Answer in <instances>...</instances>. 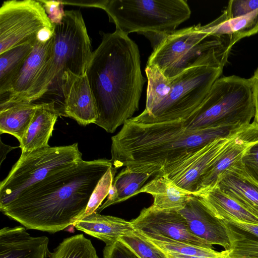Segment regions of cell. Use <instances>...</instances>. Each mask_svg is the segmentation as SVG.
<instances>
[{
	"label": "cell",
	"instance_id": "obj_1",
	"mask_svg": "<svg viewBox=\"0 0 258 258\" xmlns=\"http://www.w3.org/2000/svg\"><path fill=\"white\" fill-rule=\"evenodd\" d=\"M112 166L107 159L83 160L26 188L0 210L26 229L61 231L85 212L98 182Z\"/></svg>",
	"mask_w": 258,
	"mask_h": 258
},
{
	"label": "cell",
	"instance_id": "obj_2",
	"mask_svg": "<svg viewBox=\"0 0 258 258\" xmlns=\"http://www.w3.org/2000/svg\"><path fill=\"white\" fill-rule=\"evenodd\" d=\"M86 74L97 109L95 124L113 133L139 110L147 80L141 72L138 45L117 29L103 33Z\"/></svg>",
	"mask_w": 258,
	"mask_h": 258
},
{
	"label": "cell",
	"instance_id": "obj_3",
	"mask_svg": "<svg viewBox=\"0 0 258 258\" xmlns=\"http://www.w3.org/2000/svg\"><path fill=\"white\" fill-rule=\"evenodd\" d=\"M248 125L188 129L182 121L140 123L127 120L111 138L113 167L156 176L165 166L215 139L231 137Z\"/></svg>",
	"mask_w": 258,
	"mask_h": 258
},
{
	"label": "cell",
	"instance_id": "obj_4",
	"mask_svg": "<svg viewBox=\"0 0 258 258\" xmlns=\"http://www.w3.org/2000/svg\"><path fill=\"white\" fill-rule=\"evenodd\" d=\"M227 59L224 56L185 70L170 79V90L160 103L131 119L140 123L187 121L220 77Z\"/></svg>",
	"mask_w": 258,
	"mask_h": 258
},
{
	"label": "cell",
	"instance_id": "obj_5",
	"mask_svg": "<svg viewBox=\"0 0 258 258\" xmlns=\"http://www.w3.org/2000/svg\"><path fill=\"white\" fill-rule=\"evenodd\" d=\"M103 10L116 29L127 35L142 34L149 39L155 35L158 41L191 15L186 0H105Z\"/></svg>",
	"mask_w": 258,
	"mask_h": 258
},
{
	"label": "cell",
	"instance_id": "obj_6",
	"mask_svg": "<svg viewBox=\"0 0 258 258\" xmlns=\"http://www.w3.org/2000/svg\"><path fill=\"white\" fill-rule=\"evenodd\" d=\"M229 50L225 40L209 35L199 24L164 36L153 48L147 64L170 80L190 68L228 56Z\"/></svg>",
	"mask_w": 258,
	"mask_h": 258
},
{
	"label": "cell",
	"instance_id": "obj_7",
	"mask_svg": "<svg viewBox=\"0 0 258 258\" xmlns=\"http://www.w3.org/2000/svg\"><path fill=\"white\" fill-rule=\"evenodd\" d=\"M254 115L250 79L232 75L218 78L190 119L184 123L191 130L221 125H248Z\"/></svg>",
	"mask_w": 258,
	"mask_h": 258
},
{
	"label": "cell",
	"instance_id": "obj_8",
	"mask_svg": "<svg viewBox=\"0 0 258 258\" xmlns=\"http://www.w3.org/2000/svg\"><path fill=\"white\" fill-rule=\"evenodd\" d=\"M83 160L78 143L48 146L22 153L9 174L0 183V208L10 204L24 189L58 170Z\"/></svg>",
	"mask_w": 258,
	"mask_h": 258
},
{
	"label": "cell",
	"instance_id": "obj_9",
	"mask_svg": "<svg viewBox=\"0 0 258 258\" xmlns=\"http://www.w3.org/2000/svg\"><path fill=\"white\" fill-rule=\"evenodd\" d=\"M54 26L53 84L59 83L66 72L85 75L92 52L81 13L79 10L65 11L61 22Z\"/></svg>",
	"mask_w": 258,
	"mask_h": 258
},
{
	"label": "cell",
	"instance_id": "obj_10",
	"mask_svg": "<svg viewBox=\"0 0 258 258\" xmlns=\"http://www.w3.org/2000/svg\"><path fill=\"white\" fill-rule=\"evenodd\" d=\"M54 27L39 1L4 2L0 8V54L36 40L41 30Z\"/></svg>",
	"mask_w": 258,
	"mask_h": 258
},
{
	"label": "cell",
	"instance_id": "obj_11",
	"mask_svg": "<svg viewBox=\"0 0 258 258\" xmlns=\"http://www.w3.org/2000/svg\"><path fill=\"white\" fill-rule=\"evenodd\" d=\"M241 131L231 137L215 139L190 152L164 167L157 176H167L178 186L194 195L203 176Z\"/></svg>",
	"mask_w": 258,
	"mask_h": 258
},
{
	"label": "cell",
	"instance_id": "obj_12",
	"mask_svg": "<svg viewBox=\"0 0 258 258\" xmlns=\"http://www.w3.org/2000/svg\"><path fill=\"white\" fill-rule=\"evenodd\" d=\"M135 230L161 235L196 246L213 248L212 245L194 235L183 216L177 211L159 210L151 205L144 208L131 221Z\"/></svg>",
	"mask_w": 258,
	"mask_h": 258
},
{
	"label": "cell",
	"instance_id": "obj_13",
	"mask_svg": "<svg viewBox=\"0 0 258 258\" xmlns=\"http://www.w3.org/2000/svg\"><path fill=\"white\" fill-rule=\"evenodd\" d=\"M64 97V115L82 125L95 123L97 109L86 74L78 76L64 72L59 82Z\"/></svg>",
	"mask_w": 258,
	"mask_h": 258
},
{
	"label": "cell",
	"instance_id": "obj_14",
	"mask_svg": "<svg viewBox=\"0 0 258 258\" xmlns=\"http://www.w3.org/2000/svg\"><path fill=\"white\" fill-rule=\"evenodd\" d=\"M54 41V34L47 42L36 40L32 51L10 91L1 97L0 108L25 102L45 66L53 57Z\"/></svg>",
	"mask_w": 258,
	"mask_h": 258
},
{
	"label": "cell",
	"instance_id": "obj_15",
	"mask_svg": "<svg viewBox=\"0 0 258 258\" xmlns=\"http://www.w3.org/2000/svg\"><path fill=\"white\" fill-rule=\"evenodd\" d=\"M178 212L185 219L190 232L208 244L229 250V241L222 220L214 216L199 197L192 195Z\"/></svg>",
	"mask_w": 258,
	"mask_h": 258
},
{
	"label": "cell",
	"instance_id": "obj_16",
	"mask_svg": "<svg viewBox=\"0 0 258 258\" xmlns=\"http://www.w3.org/2000/svg\"><path fill=\"white\" fill-rule=\"evenodd\" d=\"M49 238L32 236L24 226L0 230V258H50Z\"/></svg>",
	"mask_w": 258,
	"mask_h": 258
},
{
	"label": "cell",
	"instance_id": "obj_17",
	"mask_svg": "<svg viewBox=\"0 0 258 258\" xmlns=\"http://www.w3.org/2000/svg\"><path fill=\"white\" fill-rule=\"evenodd\" d=\"M257 141L258 127L252 122L240 132L218 160L206 171L200 181L197 191L216 185L220 175L239 161L247 150Z\"/></svg>",
	"mask_w": 258,
	"mask_h": 258
},
{
	"label": "cell",
	"instance_id": "obj_18",
	"mask_svg": "<svg viewBox=\"0 0 258 258\" xmlns=\"http://www.w3.org/2000/svg\"><path fill=\"white\" fill-rule=\"evenodd\" d=\"M240 161L220 175L216 185L258 218V185L245 173Z\"/></svg>",
	"mask_w": 258,
	"mask_h": 258
},
{
	"label": "cell",
	"instance_id": "obj_19",
	"mask_svg": "<svg viewBox=\"0 0 258 258\" xmlns=\"http://www.w3.org/2000/svg\"><path fill=\"white\" fill-rule=\"evenodd\" d=\"M194 196L216 218L227 221L258 225V218L224 192L217 185L196 192Z\"/></svg>",
	"mask_w": 258,
	"mask_h": 258
},
{
	"label": "cell",
	"instance_id": "obj_20",
	"mask_svg": "<svg viewBox=\"0 0 258 258\" xmlns=\"http://www.w3.org/2000/svg\"><path fill=\"white\" fill-rule=\"evenodd\" d=\"M60 115L53 102L39 103L25 134L19 142L22 153L49 146L48 141Z\"/></svg>",
	"mask_w": 258,
	"mask_h": 258
},
{
	"label": "cell",
	"instance_id": "obj_21",
	"mask_svg": "<svg viewBox=\"0 0 258 258\" xmlns=\"http://www.w3.org/2000/svg\"><path fill=\"white\" fill-rule=\"evenodd\" d=\"M73 225L77 230L103 241L106 244L135 230L131 221L96 212L74 223Z\"/></svg>",
	"mask_w": 258,
	"mask_h": 258
},
{
	"label": "cell",
	"instance_id": "obj_22",
	"mask_svg": "<svg viewBox=\"0 0 258 258\" xmlns=\"http://www.w3.org/2000/svg\"><path fill=\"white\" fill-rule=\"evenodd\" d=\"M209 35L225 40L228 48L241 39L258 32V9L247 15L228 19L222 14L210 23L202 26Z\"/></svg>",
	"mask_w": 258,
	"mask_h": 258
},
{
	"label": "cell",
	"instance_id": "obj_23",
	"mask_svg": "<svg viewBox=\"0 0 258 258\" xmlns=\"http://www.w3.org/2000/svg\"><path fill=\"white\" fill-rule=\"evenodd\" d=\"M152 196V207L159 210L179 211L193 194L175 184L167 176H157L145 184L137 193Z\"/></svg>",
	"mask_w": 258,
	"mask_h": 258
},
{
	"label": "cell",
	"instance_id": "obj_24",
	"mask_svg": "<svg viewBox=\"0 0 258 258\" xmlns=\"http://www.w3.org/2000/svg\"><path fill=\"white\" fill-rule=\"evenodd\" d=\"M36 41L18 45L0 54L1 97L10 91L32 51Z\"/></svg>",
	"mask_w": 258,
	"mask_h": 258
},
{
	"label": "cell",
	"instance_id": "obj_25",
	"mask_svg": "<svg viewBox=\"0 0 258 258\" xmlns=\"http://www.w3.org/2000/svg\"><path fill=\"white\" fill-rule=\"evenodd\" d=\"M39 104L22 102L0 108V134H10L20 142Z\"/></svg>",
	"mask_w": 258,
	"mask_h": 258
},
{
	"label": "cell",
	"instance_id": "obj_26",
	"mask_svg": "<svg viewBox=\"0 0 258 258\" xmlns=\"http://www.w3.org/2000/svg\"><path fill=\"white\" fill-rule=\"evenodd\" d=\"M138 232L160 249L173 253L188 256L219 257L228 255L230 253L229 250L218 251L213 248L187 244L161 235L148 234Z\"/></svg>",
	"mask_w": 258,
	"mask_h": 258
},
{
	"label": "cell",
	"instance_id": "obj_27",
	"mask_svg": "<svg viewBox=\"0 0 258 258\" xmlns=\"http://www.w3.org/2000/svg\"><path fill=\"white\" fill-rule=\"evenodd\" d=\"M228 237L231 258H258V237L222 220Z\"/></svg>",
	"mask_w": 258,
	"mask_h": 258
},
{
	"label": "cell",
	"instance_id": "obj_28",
	"mask_svg": "<svg viewBox=\"0 0 258 258\" xmlns=\"http://www.w3.org/2000/svg\"><path fill=\"white\" fill-rule=\"evenodd\" d=\"M50 258H100L91 241L80 234L64 239Z\"/></svg>",
	"mask_w": 258,
	"mask_h": 258
},
{
	"label": "cell",
	"instance_id": "obj_29",
	"mask_svg": "<svg viewBox=\"0 0 258 258\" xmlns=\"http://www.w3.org/2000/svg\"><path fill=\"white\" fill-rule=\"evenodd\" d=\"M145 73L148 85L146 107L143 112H148L160 103L167 95L170 90L171 81L155 66L147 64Z\"/></svg>",
	"mask_w": 258,
	"mask_h": 258
},
{
	"label": "cell",
	"instance_id": "obj_30",
	"mask_svg": "<svg viewBox=\"0 0 258 258\" xmlns=\"http://www.w3.org/2000/svg\"><path fill=\"white\" fill-rule=\"evenodd\" d=\"M151 176L150 173L133 171L127 167L122 169L112 182L117 192L115 204L136 196Z\"/></svg>",
	"mask_w": 258,
	"mask_h": 258
},
{
	"label": "cell",
	"instance_id": "obj_31",
	"mask_svg": "<svg viewBox=\"0 0 258 258\" xmlns=\"http://www.w3.org/2000/svg\"><path fill=\"white\" fill-rule=\"evenodd\" d=\"M141 258H167L163 251L143 237L138 231L119 239Z\"/></svg>",
	"mask_w": 258,
	"mask_h": 258
},
{
	"label": "cell",
	"instance_id": "obj_32",
	"mask_svg": "<svg viewBox=\"0 0 258 258\" xmlns=\"http://www.w3.org/2000/svg\"><path fill=\"white\" fill-rule=\"evenodd\" d=\"M116 170L117 168L112 166L107 170L92 194L85 212L76 222L96 212L101 205L103 201L108 196Z\"/></svg>",
	"mask_w": 258,
	"mask_h": 258
},
{
	"label": "cell",
	"instance_id": "obj_33",
	"mask_svg": "<svg viewBox=\"0 0 258 258\" xmlns=\"http://www.w3.org/2000/svg\"><path fill=\"white\" fill-rule=\"evenodd\" d=\"M258 9V0H230L223 14L228 19L247 15Z\"/></svg>",
	"mask_w": 258,
	"mask_h": 258
},
{
	"label": "cell",
	"instance_id": "obj_34",
	"mask_svg": "<svg viewBox=\"0 0 258 258\" xmlns=\"http://www.w3.org/2000/svg\"><path fill=\"white\" fill-rule=\"evenodd\" d=\"M240 164L245 173L258 185V141L247 150Z\"/></svg>",
	"mask_w": 258,
	"mask_h": 258
},
{
	"label": "cell",
	"instance_id": "obj_35",
	"mask_svg": "<svg viewBox=\"0 0 258 258\" xmlns=\"http://www.w3.org/2000/svg\"><path fill=\"white\" fill-rule=\"evenodd\" d=\"M103 258H141L119 239L106 244L103 250Z\"/></svg>",
	"mask_w": 258,
	"mask_h": 258
},
{
	"label": "cell",
	"instance_id": "obj_36",
	"mask_svg": "<svg viewBox=\"0 0 258 258\" xmlns=\"http://www.w3.org/2000/svg\"><path fill=\"white\" fill-rule=\"evenodd\" d=\"M43 5L45 12L53 24L61 22L65 15L61 1H39Z\"/></svg>",
	"mask_w": 258,
	"mask_h": 258
},
{
	"label": "cell",
	"instance_id": "obj_37",
	"mask_svg": "<svg viewBox=\"0 0 258 258\" xmlns=\"http://www.w3.org/2000/svg\"><path fill=\"white\" fill-rule=\"evenodd\" d=\"M255 107V115L253 121L258 127V67L250 78Z\"/></svg>",
	"mask_w": 258,
	"mask_h": 258
},
{
	"label": "cell",
	"instance_id": "obj_38",
	"mask_svg": "<svg viewBox=\"0 0 258 258\" xmlns=\"http://www.w3.org/2000/svg\"><path fill=\"white\" fill-rule=\"evenodd\" d=\"M105 0H77V1H61L63 5H73L85 7H94L103 9Z\"/></svg>",
	"mask_w": 258,
	"mask_h": 258
},
{
	"label": "cell",
	"instance_id": "obj_39",
	"mask_svg": "<svg viewBox=\"0 0 258 258\" xmlns=\"http://www.w3.org/2000/svg\"><path fill=\"white\" fill-rule=\"evenodd\" d=\"M233 225L245 231L249 232L258 237V225L241 223L234 221H228Z\"/></svg>",
	"mask_w": 258,
	"mask_h": 258
},
{
	"label": "cell",
	"instance_id": "obj_40",
	"mask_svg": "<svg viewBox=\"0 0 258 258\" xmlns=\"http://www.w3.org/2000/svg\"><path fill=\"white\" fill-rule=\"evenodd\" d=\"M53 34L54 29L45 28L38 32L37 40L42 42H47L53 36Z\"/></svg>",
	"mask_w": 258,
	"mask_h": 258
},
{
	"label": "cell",
	"instance_id": "obj_41",
	"mask_svg": "<svg viewBox=\"0 0 258 258\" xmlns=\"http://www.w3.org/2000/svg\"><path fill=\"white\" fill-rule=\"evenodd\" d=\"M163 251V250H162ZM167 258H231L229 254L219 257H206L184 255L179 254L173 253L168 251H163Z\"/></svg>",
	"mask_w": 258,
	"mask_h": 258
},
{
	"label": "cell",
	"instance_id": "obj_42",
	"mask_svg": "<svg viewBox=\"0 0 258 258\" xmlns=\"http://www.w3.org/2000/svg\"><path fill=\"white\" fill-rule=\"evenodd\" d=\"M1 142V157H0V164H2L3 160L5 159L7 154L10 152L11 150L17 148L19 147H11L4 144L2 140Z\"/></svg>",
	"mask_w": 258,
	"mask_h": 258
}]
</instances>
